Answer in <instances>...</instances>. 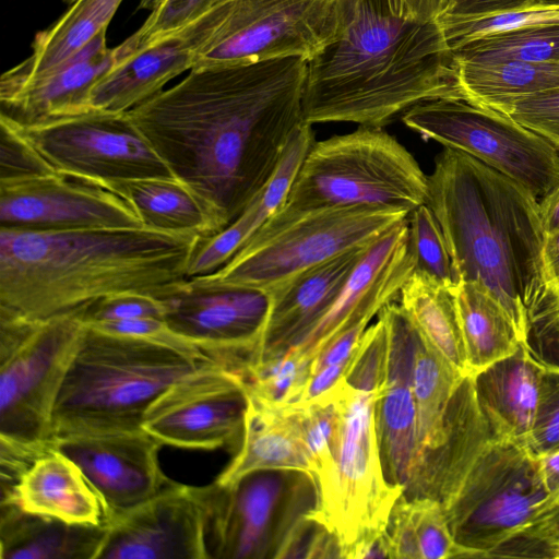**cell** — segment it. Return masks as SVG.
<instances>
[{
    "mask_svg": "<svg viewBox=\"0 0 559 559\" xmlns=\"http://www.w3.org/2000/svg\"><path fill=\"white\" fill-rule=\"evenodd\" d=\"M229 0H164L140 28L118 45L122 58L186 27Z\"/></svg>",
    "mask_w": 559,
    "mask_h": 559,
    "instance_id": "f35d334b",
    "label": "cell"
},
{
    "mask_svg": "<svg viewBox=\"0 0 559 559\" xmlns=\"http://www.w3.org/2000/svg\"><path fill=\"white\" fill-rule=\"evenodd\" d=\"M497 111L542 135L559 152V87L516 99Z\"/></svg>",
    "mask_w": 559,
    "mask_h": 559,
    "instance_id": "ee69618b",
    "label": "cell"
},
{
    "mask_svg": "<svg viewBox=\"0 0 559 559\" xmlns=\"http://www.w3.org/2000/svg\"><path fill=\"white\" fill-rule=\"evenodd\" d=\"M421 139L468 154L545 197L559 183V152L500 111L455 98L421 102L402 116Z\"/></svg>",
    "mask_w": 559,
    "mask_h": 559,
    "instance_id": "8fae6325",
    "label": "cell"
},
{
    "mask_svg": "<svg viewBox=\"0 0 559 559\" xmlns=\"http://www.w3.org/2000/svg\"><path fill=\"white\" fill-rule=\"evenodd\" d=\"M466 61L516 60L559 64V21L518 25L469 38L451 49Z\"/></svg>",
    "mask_w": 559,
    "mask_h": 559,
    "instance_id": "836d02e7",
    "label": "cell"
},
{
    "mask_svg": "<svg viewBox=\"0 0 559 559\" xmlns=\"http://www.w3.org/2000/svg\"><path fill=\"white\" fill-rule=\"evenodd\" d=\"M464 377L421 336L413 378L417 413L415 467L427 452L441 442L450 402Z\"/></svg>",
    "mask_w": 559,
    "mask_h": 559,
    "instance_id": "d6a6232c",
    "label": "cell"
},
{
    "mask_svg": "<svg viewBox=\"0 0 559 559\" xmlns=\"http://www.w3.org/2000/svg\"><path fill=\"white\" fill-rule=\"evenodd\" d=\"M365 558L394 559L391 539L386 528L361 539L348 555V559Z\"/></svg>",
    "mask_w": 559,
    "mask_h": 559,
    "instance_id": "816d5d0a",
    "label": "cell"
},
{
    "mask_svg": "<svg viewBox=\"0 0 559 559\" xmlns=\"http://www.w3.org/2000/svg\"><path fill=\"white\" fill-rule=\"evenodd\" d=\"M67 523L102 525L104 508L79 466L55 448L40 454L23 472L0 504Z\"/></svg>",
    "mask_w": 559,
    "mask_h": 559,
    "instance_id": "d4e9b609",
    "label": "cell"
},
{
    "mask_svg": "<svg viewBox=\"0 0 559 559\" xmlns=\"http://www.w3.org/2000/svg\"><path fill=\"white\" fill-rule=\"evenodd\" d=\"M0 120L14 128L59 174L99 186L120 180L175 178L135 128L128 111L91 107L27 124L2 117Z\"/></svg>",
    "mask_w": 559,
    "mask_h": 559,
    "instance_id": "7c38bea8",
    "label": "cell"
},
{
    "mask_svg": "<svg viewBox=\"0 0 559 559\" xmlns=\"http://www.w3.org/2000/svg\"><path fill=\"white\" fill-rule=\"evenodd\" d=\"M122 0H72L49 27L36 34L32 53L10 70L29 76L52 70L107 31Z\"/></svg>",
    "mask_w": 559,
    "mask_h": 559,
    "instance_id": "4dcf8cb0",
    "label": "cell"
},
{
    "mask_svg": "<svg viewBox=\"0 0 559 559\" xmlns=\"http://www.w3.org/2000/svg\"><path fill=\"white\" fill-rule=\"evenodd\" d=\"M450 290L463 335L468 376L511 355L523 343L507 311L485 286L459 282Z\"/></svg>",
    "mask_w": 559,
    "mask_h": 559,
    "instance_id": "f546056e",
    "label": "cell"
},
{
    "mask_svg": "<svg viewBox=\"0 0 559 559\" xmlns=\"http://www.w3.org/2000/svg\"><path fill=\"white\" fill-rule=\"evenodd\" d=\"M248 395L277 408L298 405L311 374V362L295 350L240 369Z\"/></svg>",
    "mask_w": 559,
    "mask_h": 559,
    "instance_id": "d590c367",
    "label": "cell"
},
{
    "mask_svg": "<svg viewBox=\"0 0 559 559\" xmlns=\"http://www.w3.org/2000/svg\"><path fill=\"white\" fill-rule=\"evenodd\" d=\"M269 218L257 197L224 229L202 237L190 259L188 277L206 275L222 267Z\"/></svg>",
    "mask_w": 559,
    "mask_h": 559,
    "instance_id": "8d00e7d4",
    "label": "cell"
},
{
    "mask_svg": "<svg viewBox=\"0 0 559 559\" xmlns=\"http://www.w3.org/2000/svg\"><path fill=\"white\" fill-rule=\"evenodd\" d=\"M542 224L545 235L559 229V183L539 202Z\"/></svg>",
    "mask_w": 559,
    "mask_h": 559,
    "instance_id": "f5cc1de1",
    "label": "cell"
},
{
    "mask_svg": "<svg viewBox=\"0 0 559 559\" xmlns=\"http://www.w3.org/2000/svg\"><path fill=\"white\" fill-rule=\"evenodd\" d=\"M288 558H344L341 540L320 509L306 515L287 537L277 559Z\"/></svg>",
    "mask_w": 559,
    "mask_h": 559,
    "instance_id": "60d3db41",
    "label": "cell"
},
{
    "mask_svg": "<svg viewBox=\"0 0 559 559\" xmlns=\"http://www.w3.org/2000/svg\"><path fill=\"white\" fill-rule=\"evenodd\" d=\"M544 368L521 343L514 353L472 376L477 404L493 438L525 444Z\"/></svg>",
    "mask_w": 559,
    "mask_h": 559,
    "instance_id": "cb8c5ba5",
    "label": "cell"
},
{
    "mask_svg": "<svg viewBox=\"0 0 559 559\" xmlns=\"http://www.w3.org/2000/svg\"><path fill=\"white\" fill-rule=\"evenodd\" d=\"M341 28L340 0H234L192 69L284 57L309 61L336 38Z\"/></svg>",
    "mask_w": 559,
    "mask_h": 559,
    "instance_id": "5bb4252c",
    "label": "cell"
},
{
    "mask_svg": "<svg viewBox=\"0 0 559 559\" xmlns=\"http://www.w3.org/2000/svg\"><path fill=\"white\" fill-rule=\"evenodd\" d=\"M163 320L180 338L239 369L258 346L271 310L260 289L189 277L159 298Z\"/></svg>",
    "mask_w": 559,
    "mask_h": 559,
    "instance_id": "2e32d148",
    "label": "cell"
},
{
    "mask_svg": "<svg viewBox=\"0 0 559 559\" xmlns=\"http://www.w3.org/2000/svg\"><path fill=\"white\" fill-rule=\"evenodd\" d=\"M496 557L559 559V537L539 542L512 538L492 551L491 558Z\"/></svg>",
    "mask_w": 559,
    "mask_h": 559,
    "instance_id": "681fc988",
    "label": "cell"
},
{
    "mask_svg": "<svg viewBox=\"0 0 559 559\" xmlns=\"http://www.w3.org/2000/svg\"><path fill=\"white\" fill-rule=\"evenodd\" d=\"M206 521L203 488L170 481L105 521L97 559H209Z\"/></svg>",
    "mask_w": 559,
    "mask_h": 559,
    "instance_id": "ac0fdd59",
    "label": "cell"
},
{
    "mask_svg": "<svg viewBox=\"0 0 559 559\" xmlns=\"http://www.w3.org/2000/svg\"><path fill=\"white\" fill-rule=\"evenodd\" d=\"M106 32L47 72L20 76L5 71L0 78V117L27 124L91 108L94 85L119 61L117 47L107 46Z\"/></svg>",
    "mask_w": 559,
    "mask_h": 559,
    "instance_id": "7402d4cb",
    "label": "cell"
},
{
    "mask_svg": "<svg viewBox=\"0 0 559 559\" xmlns=\"http://www.w3.org/2000/svg\"><path fill=\"white\" fill-rule=\"evenodd\" d=\"M233 1L118 61L94 85L91 106L128 111L160 92L175 76L191 70L228 15Z\"/></svg>",
    "mask_w": 559,
    "mask_h": 559,
    "instance_id": "44dd1931",
    "label": "cell"
},
{
    "mask_svg": "<svg viewBox=\"0 0 559 559\" xmlns=\"http://www.w3.org/2000/svg\"><path fill=\"white\" fill-rule=\"evenodd\" d=\"M164 0H141L140 8L144 10H155Z\"/></svg>",
    "mask_w": 559,
    "mask_h": 559,
    "instance_id": "6f0895ef",
    "label": "cell"
},
{
    "mask_svg": "<svg viewBox=\"0 0 559 559\" xmlns=\"http://www.w3.org/2000/svg\"><path fill=\"white\" fill-rule=\"evenodd\" d=\"M218 361L174 332L131 336L85 325L55 404L53 439L142 428L146 409L165 390Z\"/></svg>",
    "mask_w": 559,
    "mask_h": 559,
    "instance_id": "8992f818",
    "label": "cell"
},
{
    "mask_svg": "<svg viewBox=\"0 0 559 559\" xmlns=\"http://www.w3.org/2000/svg\"><path fill=\"white\" fill-rule=\"evenodd\" d=\"M0 130V180L56 173L8 122Z\"/></svg>",
    "mask_w": 559,
    "mask_h": 559,
    "instance_id": "bcb514c9",
    "label": "cell"
},
{
    "mask_svg": "<svg viewBox=\"0 0 559 559\" xmlns=\"http://www.w3.org/2000/svg\"><path fill=\"white\" fill-rule=\"evenodd\" d=\"M1 559H97L106 525L72 524L0 504Z\"/></svg>",
    "mask_w": 559,
    "mask_h": 559,
    "instance_id": "4316f807",
    "label": "cell"
},
{
    "mask_svg": "<svg viewBox=\"0 0 559 559\" xmlns=\"http://www.w3.org/2000/svg\"><path fill=\"white\" fill-rule=\"evenodd\" d=\"M165 307L160 299L142 294H119L98 299L75 313L86 324L102 322L158 318L163 319Z\"/></svg>",
    "mask_w": 559,
    "mask_h": 559,
    "instance_id": "f6af8a7d",
    "label": "cell"
},
{
    "mask_svg": "<svg viewBox=\"0 0 559 559\" xmlns=\"http://www.w3.org/2000/svg\"><path fill=\"white\" fill-rule=\"evenodd\" d=\"M386 532L391 539L394 559H420L412 503L403 495L391 510Z\"/></svg>",
    "mask_w": 559,
    "mask_h": 559,
    "instance_id": "c3c4849f",
    "label": "cell"
},
{
    "mask_svg": "<svg viewBox=\"0 0 559 559\" xmlns=\"http://www.w3.org/2000/svg\"><path fill=\"white\" fill-rule=\"evenodd\" d=\"M408 500L412 503L420 559L459 558L460 548L451 534L441 504L428 498Z\"/></svg>",
    "mask_w": 559,
    "mask_h": 559,
    "instance_id": "b9f144b4",
    "label": "cell"
},
{
    "mask_svg": "<svg viewBox=\"0 0 559 559\" xmlns=\"http://www.w3.org/2000/svg\"><path fill=\"white\" fill-rule=\"evenodd\" d=\"M559 21V0H537L530 8L441 28L449 49L483 35L518 25Z\"/></svg>",
    "mask_w": 559,
    "mask_h": 559,
    "instance_id": "7bdbcfd3",
    "label": "cell"
},
{
    "mask_svg": "<svg viewBox=\"0 0 559 559\" xmlns=\"http://www.w3.org/2000/svg\"><path fill=\"white\" fill-rule=\"evenodd\" d=\"M342 382L313 403L293 406L301 437L316 465L319 487L331 477L340 456L343 435Z\"/></svg>",
    "mask_w": 559,
    "mask_h": 559,
    "instance_id": "e575fe53",
    "label": "cell"
},
{
    "mask_svg": "<svg viewBox=\"0 0 559 559\" xmlns=\"http://www.w3.org/2000/svg\"><path fill=\"white\" fill-rule=\"evenodd\" d=\"M249 396L243 441L215 481L230 484L265 468H297L316 475L294 407L277 408Z\"/></svg>",
    "mask_w": 559,
    "mask_h": 559,
    "instance_id": "484cf974",
    "label": "cell"
},
{
    "mask_svg": "<svg viewBox=\"0 0 559 559\" xmlns=\"http://www.w3.org/2000/svg\"><path fill=\"white\" fill-rule=\"evenodd\" d=\"M150 228L0 227V319L44 321L119 294L162 298L188 277L202 239Z\"/></svg>",
    "mask_w": 559,
    "mask_h": 559,
    "instance_id": "7a4b0ae2",
    "label": "cell"
},
{
    "mask_svg": "<svg viewBox=\"0 0 559 559\" xmlns=\"http://www.w3.org/2000/svg\"><path fill=\"white\" fill-rule=\"evenodd\" d=\"M210 558L277 559L287 537L321 507L313 473L265 468L203 487Z\"/></svg>",
    "mask_w": 559,
    "mask_h": 559,
    "instance_id": "30bf717a",
    "label": "cell"
},
{
    "mask_svg": "<svg viewBox=\"0 0 559 559\" xmlns=\"http://www.w3.org/2000/svg\"><path fill=\"white\" fill-rule=\"evenodd\" d=\"M530 310L559 316V297H554L542 290Z\"/></svg>",
    "mask_w": 559,
    "mask_h": 559,
    "instance_id": "11a10c76",
    "label": "cell"
},
{
    "mask_svg": "<svg viewBox=\"0 0 559 559\" xmlns=\"http://www.w3.org/2000/svg\"><path fill=\"white\" fill-rule=\"evenodd\" d=\"M425 204L443 233L459 282L485 286L525 344L528 309L544 288L538 198L463 152L444 147L427 175Z\"/></svg>",
    "mask_w": 559,
    "mask_h": 559,
    "instance_id": "277c9868",
    "label": "cell"
},
{
    "mask_svg": "<svg viewBox=\"0 0 559 559\" xmlns=\"http://www.w3.org/2000/svg\"><path fill=\"white\" fill-rule=\"evenodd\" d=\"M539 466L547 490L559 497V449L540 456Z\"/></svg>",
    "mask_w": 559,
    "mask_h": 559,
    "instance_id": "db71d44e",
    "label": "cell"
},
{
    "mask_svg": "<svg viewBox=\"0 0 559 559\" xmlns=\"http://www.w3.org/2000/svg\"><path fill=\"white\" fill-rule=\"evenodd\" d=\"M85 324L75 314L0 319V443L53 447L52 416Z\"/></svg>",
    "mask_w": 559,
    "mask_h": 559,
    "instance_id": "9c48e42d",
    "label": "cell"
},
{
    "mask_svg": "<svg viewBox=\"0 0 559 559\" xmlns=\"http://www.w3.org/2000/svg\"><path fill=\"white\" fill-rule=\"evenodd\" d=\"M524 447L537 459L559 449V366L545 365L533 425Z\"/></svg>",
    "mask_w": 559,
    "mask_h": 559,
    "instance_id": "ab89813d",
    "label": "cell"
},
{
    "mask_svg": "<svg viewBox=\"0 0 559 559\" xmlns=\"http://www.w3.org/2000/svg\"><path fill=\"white\" fill-rule=\"evenodd\" d=\"M408 214L378 205L277 210L222 267L198 277L269 294L314 265L373 243Z\"/></svg>",
    "mask_w": 559,
    "mask_h": 559,
    "instance_id": "52a82bcc",
    "label": "cell"
},
{
    "mask_svg": "<svg viewBox=\"0 0 559 559\" xmlns=\"http://www.w3.org/2000/svg\"><path fill=\"white\" fill-rule=\"evenodd\" d=\"M423 498L441 504L459 558H489L559 506L544 484L539 459L524 445L493 438L486 421L453 443Z\"/></svg>",
    "mask_w": 559,
    "mask_h": 559,
    "instance_id": "5b68a950",
    "label": "cell"
},
{
    "mask_svg": "<svg viewBox=\"0 0 559 559\" xmlns=\"http://www.w3.org/2000/svg\"><path fill=\"white\" fill-rule=\"evenodd\" d=\"M399 304L424 340L463 376H468L463 335L451 290L414 271L403 285Z\"/></svg>",
    "mask_w": 559,
    "mask_h": 559,
    "instance_id": "1f68e13d",
    "label": "cell"
},
{
    "mask_svg": "<svg viewBox=\"0 0 559 559\" xmlns=\"http://www.w3.org/2000/svg\"><path fill=\"white\" fill-rule=\"evenodd\" d=\"M459 99L499 110L516 99L559 87V64L452 58Z\"/></svg>",
    "mask_w": 559,
    "mask_h": 559,
    "instance_id": "83f0119b",
    "label": "cell"
},
{
    "mask_svg": "<svg viewBox=\"0 0 559 559\" xmlns=\"http://www.w3.org/2000/svg\"><path fill=\"white\" fill-rule=\"evenodd\" d=\"M409 246L415 271L452 288L456 278L441 227L427 204L408 214Z\"/></svg>",
    "mask_w": 559,
    "mask_h": 559,
    "instance_id": "74e56055",
    "label": "cell"
},
{
    "mask_svg": "<svg viewBox=\"0 0 559 559\" xmlns=\"http://www.w3.org/2000/svg\"><path fill=\"white\" fill-rule=\"evenodd\" d=\"M304 57L197 68L128 115L219 231L258 197L305 122Z\"/></svg>",
    "mask_w": 559,
    "mask_h": 559,
    "instance_id": "6da1fadb",
    "label": "cell"
},
{
    "mask_svg": "<svg viewBox=\"0 0 559 559\" xmlns=\"http://www.w3.org/2000/svg\"><path fill=\"white\" fill-rule=\"evenodd\" d=\"M391 11L401 17H405L406 0H389Z\"/></svg>",
    "mask_w": 559,
    "mask_h": 559,
    "instance_id": "9f6ffc18",
    "label": "cell"
},
{
    "mask_svg": "<svg viewBox=\"0 0 559 559\" xmlns=\"http://www.w3.org/2000/svg\"><path fill=\"white\" fill-rule=\"evenodd\" d=\"M248 405L241 373L218 361L165 390L146 409L142 428L163 444L225 449L235 455L243 441Z\"/></svg>",
    "mask_w": 559,
    "mask_h": 559,
    "instance_id": "9a60e30c",
    "label": "cell"
},
{
    "mask_svg": "<svg viewBox=\"0 0 559 559\" xmlns=\"http://www.w3.org/2000/svg\"><path fill=\"white\" fill-rule=\"evenodd\" d=\"M162 445L143 428L53 439V448L79 466L98 495L104 523L150 499L171 481L158 463Z\"/></svg>",
    "mask_w": 559,
    "mask_h": 559,
    "instance_id": "d6986e66",
    "label": "cell"
},
{
    "mask_svg": "<svg viewBox=\"0 0 559 559\" xmlns=\"http://www.w3.org/2000/svg\"><path fill=\"white\" fill-rule=\"evenodd\" d=\"M543 290L559 297V229L546 234L542 250Z\"/></svg>",
    "mask_w": 559,
    "mask_h": 559,
    "instance_id": "f907efd6",
    "label": "cell"
},
{
    "mask_svg": "<svg viewBox=\"0 0 559 559\" xmlns=\"http://www.w3.org/2000/svg\"><path fill=\"white\" fill-rule=\"evenodd\" d=\"M369 246L335 255L270 292L264 333L243 365L282 356L295 347L332 306Z\"/></svg>",
    "mask_w": 559,
    "mask_h": 559,
    "instance_id": "603a6c76",
    "label": "cell"
},
{
    "mask_svg": "<svg viewBox=\"0 0 559 559\" xmlns=\"http://www.w3.org/2000/svg\"><path fill=\"white\" fill-rule=\"evenodd\" d=\"M103 187L134 209L145 228L167 233H197L209 237L219 228L199 197L175 178L112 181Z\"/></svg>",
    "mask_w": 559,
    "mask_h": 559,
    "instance_id": "f1b7e54d",
    "label": "cell"
},
{
    "mask_svg": "<svg viewBox=\"0 0 559 559\" xmlns=\"http://www.w3.org/2000/svg\"><path fill=\"white\" fill-rule=\"evenodd\" d=\"M377 390L340 386L343 435L331 477L319 487L320 511L337 534L344 558L367 536L386 528L402 489L384 477L374 423Z\"/></svg>",
    "mask_w": 559,
    "mask_h": 559,
    "instance_id": "4fadbf2b",
    "label": "cell"
},
{
    "mask_svg": "<svg viewBox=\"0 0 559 559\" xmlns=\"http://www.w3.org/2000/svg\"><path fill=\"white\" fill-rule=\"evenodd\" d=\"M537 0H450L443 15L437 21L443 28L460 23L523 11Z\"/></svg>",
    "mask_w": 559,
    "mask_h": 559,
    "instance_id": "7dc6e473",
    "label": "cell"
},
{
    "mask_svg": "<svg viewBox=\"0 0 559 559\" xmlns=\"http://www.w3.org/2000/svg\"><path fill=\"white\" fill-rule=\"evenodd\" d=\"M380 313L388 329V360L376 397V432L384 477L404 491L417 457L413 378L421 335L397 300L385 305Z\"/></svg>",
    "mask_w": 559,
    "mask_h": 559,
    "instance_id": "ffe728a7",
    "label": "cell"
},
{
    "mask_svg": "<svg viewBox=\"0 0 559 559\" xmlns=\"http://www.w3.org/2000/svg\"><path fill=\"white\" fill-rule=\"evenodd\" d=\"M340 3L338 35L308 61L306 123L383 128L421 102L459 99L437 22L397 16L389 0Z\"/></svg>",
    "mask_w": 559,
    "mask_h": 559,
    "instance_id": "3957f363",
    "label": "cell"
},
{
    "mask_svg": "<svg viewBox=\"0 0 559 559\" xmlns=\"http://www.w3.org/2000/svg\"><path fill=\"white\" fill-rule=\"evenodd\" d=\"M0 227L63 231L144 226L130 203L108 188L49 173L0 180Z\"/></svg>",
    "mask_w": 559,
    "mask_h": 559,
    "instance_id": "e0dca14e",
    "label": "cell"
},
{
    "mask_svg": "<svg viewBox=\"0 0 559 559\" xmlns=\"http://www.w3.org/2000/svg\"><path fill=\"white\" fill-rule=\"evenodd\" d=\"M427 175L383 128H358L313 142L278 210L378 205L411 213L425 204Z\"/></svg>",
    "mask_w": 559,
    "mask_h": 559,
    "instance_id": "ba28073f",
    "label": "cell"
}]
</instances>
